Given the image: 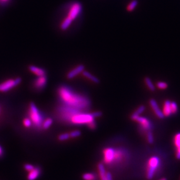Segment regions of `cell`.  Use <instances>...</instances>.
<instances>
[{
	"label": "cell",
	"mask_w": 180,
	"mask_h": 180,
	"mask_svg": "<svg viewBox=\"0 0 180 180\" xmlns=\"http://www.w3.org/2000/svg\"><path fill=\"white\" fill-rule=\"evenodd\" d=\"M58 95L62 101L67 105L74 109H85L88 106L90 102L85 96L74 94L66 87L58 89Z\"/></svg>",
	"instance_id": "cell-1"
},
{
	"label": "cell",
	"mask_w": 180,
	"mask_h": 180,
	"mask_svg": "<svg viewBox=\"0 0 180 180\" xmlns=\"http://www.w3.org/2000/svg\"><path fill=\"white\" fill-rule=\"evenodd\" d=\"M124 153L121 150L106 147L103 150V161L106 165L119 163L123 160Z\"/></svg>",
	"instance_id": "cell-2"
},
{
	"label": "cell",
	"mask_w": 180,
	"mask_h": 180,
	"mask_svg": "<svg viewBox=\"0 0 180 180\" xmlns=\"http://www.w3.org/2000/svg\"><path fill=\"white\" fill-rule=\"evenodd\" d=\"M67 115H65V118L71 123L75 125H87L93 121H95V118L93 116L92 114H84L79 113L78 112H73L67 113Z\"/></svg>",
	"instance_id": "cell-3"
},
{
	"label": "cell",
	"mask_w": 180,
	"mask_h": 180,
	"mask_svg": "<svg viewBox=\"0 0 180 180\" xmlns=\"http://www.w3.org/2000/svg\"><path fill=\"white\" fill-rule=\"evenodd\" d=\"M161 160L157 156H152L147 161L146 166V177L147 180L153 178L157 171L160 167Z\"/></svg>",
	"instance_id": "cell-4"
},
{
	"label": "cell",
	"mask_w": 180,
	"mask_h": 180,
	"mask_svg": "<svg viewBox=\"0 0 180 180\" xmlns=\"http://www.w3.org/2000/svg\"><path fill=\"white\" fill-rule=\"evenodd\" d=\"M29 116L32 123L36 126L40 127L43 122V118L42 114L38 110L37 106L33 103H31L29 106Z\"/></svg>",
	"instance_id": "cell-5"
},
{
	"label": "cell",
	"mask_w": 180,
	"mask_h": 180,
	"mask_svg": "<svg viewBox=\"0 0 180 180\" xmlns=\"http://www.w3.org/2000/svg\"><path fill=\"white\" fill-rule=\"evenodd\" d=\"M22 79L17 77L15 79H10L0 84V92H7L19 85Z\"/></svg>",
	"instance_id": "cell-6"
},
{
	"label": "cell",
	"mask_w": 180,
	"mask_h": 180,
	"mask_svg": "<svg viewBox=\"0 0 180 180\" xmlns=\"http://www.w3.org/2000/svg\"><path fill=\"white\" fill-rule=\"evenodd\" d=\"M132 119L133 121H134L139 123L141 126V128H142L143 130L146 131L147 132L152 130L153 125L151 122L147 118L141 116L140 115L133 118Z\"/></svg>",
	"instance_id": "cell-7"
},
{
	"label": "cell",
	"mask_w": 180,
	"mask_h": 180,
	"mask_svg": "<svg viewBox=\"0 0 180 180\" xmlns=\"http://www.w3.org/2000/svg\"><path fill=\"white\" fill-rule=\"evenodd\" d=\"M82 10V6L79 2H76L72 5L68 13V17L73 21L79 15Z\"/></svg>",
	"instance_id": "cell-8"
},
{
	"label": "cell",
	"mask_w": 180,
	"mask_h": 180,
	"mask_svg": "<svg viewBox=\"0 0 180 180\" xmlns=\"http://www.w3.org/2000/svg\"><path fill=\"white\" fill-rule=\"evenodd\" d=\"M150 104L156 115L159 119H163L164 118V114L163 113V111L160 109L157 103L154 99H152L150 100Z\"/></svg>",
	"instance_id": "cell-9"
},
{
	"label": "cell",
	"mask_w": 180,
	"mask_h": 180,
	"mask_svg": "<svg viewBox=\"0 0 180 180\" xmlns=\"http://www.w3.org/2000/svg\"><path fill=\"white\" fill-rule=\"evenodd\" d=\"M84 66L83 65H80L79 66L74 68L71 71H70L67 74V77L68 79H72L74 77H75L76 76L79 74L80 73H82L84 70Z\"/></svg>",
	"instance_id": "cell-10"
},
{
	"label": "cell",
	"mask_w": 180,
	"mask_h": 180,
	"mask_svg": "<svg viewBox=\"0 0 180 180\" xmlns=\"http://www.w3.org/2000/svg\"><path fill=\"white\" fill-rule=\"evenodd\" d=\"M47 84V78L46 76L38 77L34 83L35 87L38 89L43 88Z\"/></svg>",
	"instance_id": "cell-11"
},
{
	"label": "cell",
	"mask_w": 180,
	"mask_h": 180,
	"mask_svg": "<svg viewBox=\"0 0 180 180\" xmlns=\"http://www.w3.org/2000/svg\"><path fill=\"white\" fill-rule=\"evenodd\" d=\"M40 169L38 167H35L32 170L29 172L28 180H35L38 178L40 174Z\"/></svg>",
	"instance_id": "cell-12"
},
{
	"label": "cell",
	"mask_w": 180,
	"mask_h": 180,
	"mask_svg": "<svg viewBox=\"0 0 180 180\" xmlns=\"http://www.w3.org/2000/svg\"><path fill=\"white\" fill-rule=\"evenodd\" d=\"M163 113L164 114V117H169L172 115L171 109V101L169 100H166L163 105Z\"/></svg>",
	"instance_id": "cell-13"
},
{
	"label": "cell",
	"mask_w": 180,
	"mask_h": 180,
	"mask_svg": "<svg viewBox=\"0 0 180 180\" xmlns=\"http://www.w3.org/2000/svg\"><path fill=\"white\" fill-rule=\"evenodd\" d=\"M29 68L31 72H32L33 73H34L35 75H36L38 77L46 76L45 70L41 68L37 67L35 66H30Z\"/></svg>",
	"instance_id": "cell-14"
},
{
	"label": "cell",
	"mask_w": 180,
	"mask_h": 180,
	"mask_svg": "<svg viewBox=\"0 0 180 180\" xmlns=\"http://www.w3.org/2000/svg\"><path fill=\"white\" fill-rule=\"evenodd\" d=\"M98 170L100 180H108L106 178V171L105 170L104 165L103 163L98 164Z\"/></svg>",
	"instance_id": "cell-15"
},
{
	"label": "cell",
	"mask_w": 180,
	"mask_h": 180,
	"mask_svg": "<svg viewBox=\"0 0 180 180\" xmlns=\"http://www.w3.org/2000/svg\"><path fill=\"white\" fill-rule=\"evenodd\" d=\"M83 74L84 76H85V77H87V78L90 79L93 82H94L95 83H96V84L99 83V80L97 77H96L95 76H93L92 74H91L90 73H89L88 71H83Z\"/></svg>",
	"instance_id": "cell-16"
},
{
	"label": "cell",
	"mask_w": 180,
	"mask_h": 180,
	"mask_svg": "<svg viewBox=\"0 0 180 180\" xmlns=\"http://www.w3.org/2000/svg\"><path fill=\"white\" fill-rule=\"evenodd\" d=\"M72 21H73V20L71 18H70L68 17H67L63 21V22H62V24L60 26V28L63 30H66L67 29L70 27V25L72 23Z\"/></svg>",
	"instance_id": "cell-17"
},
{
	"label": "cell",
	"mask_w": 180,
	"mask_h": 180,
	"mask_svg": "<svg viewBox=\"0 0 180 180\" xmlns=\"http://www.w3.org/2000/svg\"><path fill=\"white\" fill-rule=\"evenodd\" d=\"M145 110V106H143V105H141L137 109V110H136L133 114L131 115V119H132L133 118L136 117V116H140L141 114H142L143 112Z\"/></svg>",
	"instance_id": "cell-18"
},
{
	"label": "cell",
	"mask_w": 180,
	"mask_h": 180,
	"mask_svg": "<svg viewBox=\"0 0 180 180\" xmlns=\"http://www.w3.org/2000/svg\"><path fill=\"white\" fill-rule=\"evenodd\" d=\"M82 178L84 180H95L96 176L94 173L86 172L83 175Z\"/></svg>",
	"instance_id": "cell-19"
},
{
	"label": "cell",
	"mask_w": 180,
	"mask_h": 180,
	"mask_svg": "<svg viewBox=\"0 0 180 180\" xmlns=\"http://www.w3.org/2000/svg\"><path fill=\"white\" fill-rule=\"evenodd\" d=\"M144 81H145V83H146V85L147 86V87L149 88V89L151 91H155V87L153 84L151 79L149 77H146L144 78Z\"/></svg>",
	"instance_id": "cell-20"
},
{
	"label": "cell",
	"mask_w": 180,
	"mask_h": 180,
	"mask_svg": "<svg viewBox=\"0 0 180 180\" xmlns=\"http://www.w3.org/2000/svg\"><path fill=\"white\" fill-rule=\"evenodd\" d=\"M53 123V119L51 118H48L43 121L42 124V127L44 129H48Z\"/></svg>",
	"instance_id": "cell-21"
},
{
	"label": "cell",
	"mask_w": 180,
	"mask_h": 180,
	"mask_svg": "<svg viewBox=\"0 0 180 180\" xmlns=\"http://www.w3.org/2000/svg\"><path fill=\"white\" fill-rule=\"evenodd\" d=\"M70 138V133H62L61 134H60L58 136V139L60 141H65L67 140H68Z\"/></svg>",
	"instance_id": "cell-22"
},
{
	"label": "cell",
	"mask_w": 180,
	"mask_h": 180,
	"mask_svg": "<svg viewBox=\"0 0 180 180\" xmlns=\"http://www.w3.org/2000/svg\"><path fill=\"white\" fill-rule=\"evenodd\" d=\"M137 4H138V2L137 0H133L128 5L127 7V10L128 11H132L136 7V6L137 5Z\"/></svg>",
	"instance_id": "cell-23"
},
{
	"label": "cell",
	"mask_w": 180,
	"mask_h": 180,
	"mask_svg": "<svg viewBox=\"0 0 180 180\" xmlns=\"http://www.w3.org/2000/svg\"><path fill=\"white\" fill-rule=\"evenodd\" d=\"M146 137H147V142L150 143V144L153 143V142H154V137H153V134L151 131H149L147 132Z\"/></svg>",
	"instance_id": "cell-24"
},
{
	"label": "cell",
	"mask_w": 180,
	"mask_h": 180,
	"mask_svg": "<svg viewBox=\"0 0 180 180\" xmlns=\"http://www.w3.org/2000/svg\"><path fill=\"white\" fill-rule=\"evenodd\" d=\"M171 109L172 114H176L178 112V106L175 102H171Z\"/></svg>",
	"instance_id": "cell-25"
},
{
	"label": "cell",
	"mask_w": 180,
	"mask_h": 180,
	"mask_svg": "<svg viewBox=\"0 0 180 180\" xmlns=\"http://www.w3.org/2000/svg\"><path fill=\"white\" fill-rule=\"evenodd\" d=\"M81 132L78 130H75L70 133V136L71 138H76L80 136Z\"/></svg>",
	"instance_id": "cell-26"
},
{
	"label": "cell",
	"mask_w": 180,
	"mask_h": 180,
	"mask_svg": "<svg viewBox=\"0 0 180 180\" xmlns=\"http://www.w3.org/2000/svg\"><path fill=\"white\" fill-rule=\"evenodd\" d=\"M157 86L159 89L161 90H165L168 87V84L165 83V82H163V81H159L157 83Z\"/></svg>",
	"instance_id": "cell-27"
},
{
	"label": "cell",
	"mask_w": 180,
	"mask_h": 180,
	"mask_svg": "<svg viewBox=\"0 0 180 180\" xmlns=\"http://www.w3.org/2000/svg\"><path fill=\"white\" fill-rule=\"evenodd\" d=\"M23 123H24V125L26 128H29L31 126V125L32 124V122L30 118H25V119H24Z\"/></svg>",
	"instance_id": "cell-28"
},
{
	"label": "cell",
	"mask_w": 180,
	"mask_h": 180,
	"mask_svg": "<svg viewBox=\"0 0 180 180\" xmlns=\"http://www.w3.org/2000/svg\"><path fill=\"white\" fill-rule=\"evenodd\" d=\"M34 166L30 164H27L24 166V168L25 169V170L27 171H30L31 170H32L33 169H34Z\"/></svg>",
	"instance_id": "cell-29"
},
{
	"label": "cell",
	"mask_w": 180,
	"mask_h": 180,
	"mask_svg": "<svg viewBox=\"0 0 180 180\" xmlns=\"http://www.w3.org/2000/svg\"><path fill=\"white\" fill-rule=\"evenodd\" d=\"M92 115L95 118H99V117L103 115V113L101 112H99V111H96V112L92 113Z\"/></svg>",
	"instance_id": "cell-30"
},
{
	"label": "cell",
	"mask_w": 180,
	"mask_h": 180,
	"mask_svg": "<svg viewBox=\"0 0 180 180\" xmlns=\"http://www.w3.org/2000/svg\"><path fill=\"white\" fill-rule=\"evenodd\" d=\"M88 126L91 129H95V128H96V123H95V121H93L91 123L88 124Z\"/></svg>",
	"instance_id": "cell-31"
},
{
	"label": "cell",
	"mask_w": 180,
	"mask_h": 180,
	"mask_svg": "<svg viewBox=\"0 0 180 180\" xmlns=\"http://www.w3.org/2000/svg\"><path fill=\"white\" fill-rule=\"evenodd\" d=\"M106 178L108 180H113L112 175L109 172H106Z\"/></svg>",
	"instance_id": "cell-32"
},
{
	"label": "cell",
	"mask_w": 180,
	"mask_h": 180,
	"mask_svg": "<svg viewBox=\"0 0 180 180\" xmlns=\"http://www.w3.org/2000/svg\"><path fill=\"white\" fill-rule=\"evenodd\" d=\"M10 0H0V3H1V4H6Z\"/></svg>",
	"instance_id": "cell-33"
},
{
	"label": "cell",
	"mask_w": 180,
	"mask_h": 180,
	"mask_svg": "<svg viewBox=\"0 0 180 180\" xmlns=\"http://www.w3.org/2000/svg\"><path fill=\"white\" fill-rule=\"evenodd\" d=\"M2 154H3V149L0 145V157H1L2 156Z\"/></svg>",
	"instance_id": "cell-34"
},
{
	"label": "cell",
	"mask_w": 180,
	"mask_h": 180,
	"mask_svg": "<svg viewBox=\"0 0 180 180\" xmlns=\"http://www.w3.org/2000/svg\"><path fill=\"white\" fill-rule=\"evenodd\" d=\"M167 180V179H166V178H162L161 179H160V180Z\"/></svg>",
	"instance_id": "cell-35"
}]
</instances>
